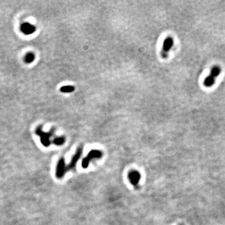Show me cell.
I'll list each match as a JSON object with an SVG mask.
<instances>
[{"instance_id": "1", "label": "cell", "mask_w": 225, "mask_h": 225, "mask_svg": "<svg viewBox=\"0 0 225 225\" xmlns=\"http://www.w3.org/2000/svg\"><path fill=\"white\" fill-rule=\"evenodd\" d=\"M221 69L218 66H214L211 70L210 74L209 76L205 79L204 80V85L206 87H212V86L215 83L216 78L218 77L219 75L221 73Z\"/></svg>"}, {"instance_id": "2", "label": "cell", "mask_w": 225, "mask_h": 225, "mask_svg": "<svg viewBox=\"0 0 225 225\" xmlns=\"http://www.w3.org/2000/svg\"><path fill=\"white\" fill-rule=\"evenodd\" d=\"M102 156H103V153L101 151H99L97 150H93L91 151H90L88 153L87 156L82 161V164H81L82 167L83 168H88L89 162L92 159L100 158L102 157Z\"/></svg>"}, {"instance_id": "3", "label": "cell", "mask_w": 225, "mask_h": 225, "mask_svg": "<svg viewBox=\"0 0 225 225\" xmlns=\"http://www.w3.org/2000/svg\"><path fill=\"white\" fill-rule=\"evenodd\" d=\"M67 171V167L66 166L64 158H60L56 166V176L58 178H63Z\"/></svg>"}, {"instance_id": "4", "label": "cell", "mask_w": 225, "mask_h": 225, "mask_svg": "<svg viewBox=\"0 0 225 225\" xmlns=\"http://www.w3.org/2000/svg\"><path fill=\"white\" fill-rule=\"evenodd\" d=\"M36 134L40 136L41 141L44 146H48L50 144V137L51 136V133H44L41 129V127L38 128L36 131Z\"/></svg>"}, {"instance_id": "5", "label": "cell", "mask_w": 225, "mask_h": 225, "mask_svg": "<svg viewBox=\"0 0 225 225\" xmlns=\"http://www.w3.org/2000/svg\"><path fill=\"white\" fill-rule=\"evenodd\" d=\"M82 153H83V148L81 147L79 148L77 150V152H76V153L74 154L73 156L72 157L70 164H69L66 167L67 170H71V169H73L76 167V166H77V164L78 160H79V158H81Z\"/></svg>"}, {"instance_id": "6", "label": "cell", "mask_w": 225, "mask_h": 225, "mask_svg": "<svg viewBox=\"0 0 225 225\" xmlns=\"http://www.w3.org/2000/svg\"><path fill=\"white\" fill-rule=\"evenodd\" d=\"M128 178L131 183L133 185H137L141 179V175L136 171H132L129 173Z\"/></svg>"}, {"instance_id": "7", "label": "cell", "mask_w": 225, "mask_h": 225, "mask_svg": "<svg viewBox=\"0 0 225 225\" xmlns=\"http://www.w3.org/2000/svg\"><path fill=\"white\" fill-rule=\"evenodd\" d=\"M21 30L25 34H30L35 32L36 28L29 23H24L21 26Z\"/></svg>"}, {"instance_id": "8", "label": "cell", "mask_w": 225, "mask_h": 225, "mask_svg": "<svg viewBox=\"0 0 225 225\" xmlns=\"http://www.w3.org/2000/svg\"><path fill=\"white\" fill-rule=\"evenodd\" d=\"M173 44V41L171 38H167L164 41L163 43V50L165 53H167V52L171 49Z\"/></svg>"}, {"instance_id": "9", "label": "cell", "mask_w": 225, "mask_h": 225, "mask_svg": "<svg viewBox=\"0 0 225 225\" xmlns=\"http://www.w3.org/2000/svg\"><path fill=\"white\" fill-rule=\"evenodd\" d=\"M34 58H35V56H34V54L32 53H29L26 54V55L25 56V61L27 63H31L34 61Z\"/></svg>"}, {"instance_id": "10", "label": "cell", "mask_w": 225, "mask_h": 225, "mask_svg": "<svg viewBox=\"0 0 225 225\" xmlns=\"http://www.w3.org/2000/svg\"><path fill=\"white\" fill-rule=\"evenodd\" d=\"M60 91L63 93H70L74 91V87H73L71 86H63L60 89Z\"/></svg>"}, {"instance_id": "11", "label": "cell", "mask_w": 225, "mask_h": 225, "mask_svg": "<svg viewBox=\"0 0 225 225\" xmlns=\"http://www.w3.org/2000/svg\"><path fill=\"white\" fill-rule=\"evenodd\" d=\"M64 139L63 138L61 137V138H57L56 139H54L53 143L56 145L60 146V145L63 144L64 143Z\"/></svg>"}]
</instances>
